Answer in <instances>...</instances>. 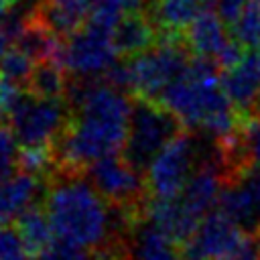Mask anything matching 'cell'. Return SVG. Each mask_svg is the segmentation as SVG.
<instances>
[{
	"instance_id": "obj_21",
	"label": "cell",
	"mask_w": 260,
	"mask_h": 260,
	"mask_svg": "<svg viewBox=\"0 0 260 260\" xmlns=\"http://www.w3.org/2000/svg\"><path fill=\"white\" fill-rule=\"evenodd\" d=\"M230 35L244 51H260V6L250 0L240 18L230 26Z\"/></svg>"
},
{
	"instance_id": "obj_10",
	"label": "cell",
	"mask_w": 260,
	"mask_h": 260,
	"mask_svg": "<svg viewBox=\"0 0 260 260\" xmlns=\"http://www.w3.org/2000/svg\"><path fill=\"white\" fill-rule=\"evenodd\" d=\"M215 209L248 238H260V169L246 158L234 162Z\"/></svg>"
},
{
	"instance_id": "obj_12",
	"label": "cell",
	"mask_w": 260,
	"mask_h": 260,
	"mask_svg": "<svg viewBox=\"0 0 260 260\" xmlns=\"http://www.w3.org/2000/svg\"><path fill=\"white\" fill-rule=\"evenodd\" d=\"M128 260H185L183 246L160 232L146 217L138 219L126 236Z\"/></svg>"
},
{
	"instance_id": "obj_25",
	"label": "cell",
	"mask_w": 260,
	"mask_h": 260,
	"mask_svg": "<svg viewBox=\"0 0 260 260\" xmlns=\"http://www.w3.org/2000/svg\"><path fill=\"white\" fill-rule=\"evenodd\" d=\"M30 258L26 246L18 234L10 225H0V260H26Z\"/></svg>"
},
{
	"instance_id": "obj_11",
	"label": "cell",
	"mask_w": 260,
	"mask_h": 260,
	"mask_svg": "<svg viewBox=\"0 0 260 260\" xmlns=\"http://www.w3.org/2000/svg\"><path fill=\"white\" fill-rule=\"evenodd\" d=\"M250 238L223 213L213 209L197 225L195 234L183 244L185 260H225L236 254Z\"/></svg>"
},
{
	"instance_id": "obj_14",
	"label": "cell",
	"mask_w": 260,
	"mask_h": 260,
	"mask_svg": "<svg viewBox=\"0 0 260 260\" xmlns=\"http://www.w3.org/2000/svg\"><path fill=\"white\" fill-rule=\"evenodd\" d=\"M47 181L45 177L32 173H16L0 185V225H8L12 219H18L26 209L37 205L35 201L45 195Z\"/></svg>"
},
{
	"instance_id": "obj_24",
	"label": "cell",
	"mask_w": 260,
	"mask_h": 260,
	"mask_svg": "<svg viewBox=\"0 0 260 260\" xmlns=\"http://www.w3.org/2000/svg\"><path fill=\"white\" fill-rule=\"evenodd\" d=\"M30 260H98V254L55 238V242L47 250H43L39 256L30 258Z\"/></svg>"
},
{
	"instance_id": "obj_15",
	"label": "cell",
	"mask_w": 260,
	"mask_h": 260,
	"mask_svg": "<svg viewBox=\"0 0 260 260\" xmlns=\"http://www.w3.org/2000/svg\"><path fill=\"white\" fill-rule=\"evenodd\" d=\"M185 39L195 57H207L213 61H217L232 43L228 24L211 10L201 12V16L187 28Z\"/></svg>"
},
{
	"instance_id": "obj_28",
	"label": "cell",
	"mask_w": 260,
	"mask_h": 260,
	"mask_svg": "<svg viewBox=\"0 0 260 260\" xmlns=\"http://www.w3.org/2000/svg\"><path fill=\"white\" fill-rule=\"evenodd\" d=\"M199 2H201V6H203L205 10H209V8L213 6V4L217 6V2H219V0H199Z\"/></svg>"
},
{
	"instance_id": "obj_5",
	"label": "cell",
	"mask_w": 260,
	"mask_h": 260,
	"mask_svg": "<svg viewBox=\"0 0 260 260\" xmlns=\"http://www.w3.org/2000/svg\"><path fill=\"white\" fill-rule=\"evenodd\" d=\"M193 57L195 55L191 53L185 35L160 32L156 47L128 59L132 69L134 98L158 102L162 91L187 71Z\"/></svg>"
},
{
	"instance_id": "obj_23",
	"label": "cell",
	"mask_w": 260,
	"mask_h": 260,
	"mask_svg": "<svg viewBox=\"0 0 260 260\" xmlns=\"http://www.w3.org/2000/svg\"><path fill=\"white\" fill-rule=\"evenodd\" d=\"M20 167V154H18V142L10 128L0 126V185L8 181L14 171Z\"/></svg>"
},
{
	"instance_id": "obj_13",
	"label": "cell",
	"mask_w": 260,
	"mask_h": 260,
	"mask_svg": "<svg viewBox=\"0 0 260 260\" xmlns=\"http://www.w3.org/2000/svg\"><path fill=\"white\" fill-rule=\"evenodd\" d=\"M158 37L160 32L146 12H126L112 30V45L118 57L132 59L156 47Z\"/></svg>"
},
{
	"instance_id": "obj_4",
	"label": "cell",
	"mask_w": 260,
	"mask_h": 260,
	"mask_svg": "<svg viewBox=\"0 0 260 260\" xmlns=\"http://www.w3.org/2000/svg\"><path fill=\"white\" fill-rule=\"evenodd\" d=\"M179 118L156 100L134 98L128 136L122 148V156L142 175H146L158 152L175 140L183 130Z\"/></svg>"
},
{
	"instance_id": "obj_26",
	"label": "cell",
	"mask_w": 260,
	"mask_h": 260,
	"mask_svg": "<svg viewBox=\"0 0 260 260\" xmlns=\"http://www.w3.org/2000/svg\"><path fill=\"white\" fill-rule=\"evenodd\" d=\"M248 6V0H219L217 2V16L228 24V28L240 18L244 8Z\"/></svg>"
},
{
	"instance_id": "obj_7",
	"label": "cell",
	"mask_w": 260,
	"mask_h": 260,
	"mask_svg": "<svg viewBox=\"0 0 260 260\" xmlns=\"http://www.w3.org/2000/svg\"><path fill=\"white\" fill-rule=\"evenodd\" d=\"M207 156V148L193 134L181 132L148 167L144 175L148 195L156 199H171L179 195Z\"/></svg>"
},
{
	"instance_id": "obj_2",
	"label": "cell",
	"mask_w": 260,
	"mask_h": 260,
	"mask_svg": "<svg viewBox=\"0 0 260 260\" xmlns=\"http://www.w3.org/2000/svg\"><path fill=\"white\" fill-rule=\"evenodd\" d=\"M43 207L55 238L85 248L98 258L126 254L128 230L142 215L114 209L81 173L55 171L49 175Z\"/></svg>"
},
{
	"instance_id": "obj_27",
	"label": "cell",
	"mask_w": 260,
	"mask_h": 260,
	"mask_svg": "<svg viewBox=\"0 0 260 260\" xmlns=\"http://www.w3.org/2000/svg\"><path fill=\"white\" fill-rule=\"evenodd\" d=\"M225 260H260V238H250L236 254L228 256Z\"/></svg>"
},
{
	"instance_id": "obj_9",
	"label": "cell",
	"mask_w": 260,
	"mask_h": 260,
	"mask_svg": "<svg viewBox=\"0 0 260 260\" xmlns=\"http://www.w3.org/2000/svg\"><path fill=\"white\" fill-rule=\"evenodd\" d=\"M112 45V32L85 22L77 32L59 43L55 61L73 77L102 79L104 73L118 61Z\"/></svg>"
},
{
	"instance_id": "obj_1",
	"label": "cell",
	"mask_w": 260,
	"mask_h": 260,
	"mask_svg": "<svg viewBox=\"0 0 260 260\" xmlns=\"http://www.w3.org/2000/svg\"><path fill=\"white\" fill-rule=\"evenodd\" d=\"M65 102L69 122L53 146L57 171L81 173L124 148L132 100L102 79H69Z\"/></svg>"
},
{
	"instance_id": "obj_18",
	"label": "cell",
	"mask_w": 260,
	"mask_h": 260,
	"mask_svg": "<svg viewBox=\"0 0 260 260\" xmlns=\"http://www.w3.org/2000/svg\"><path fill=\"white\" fill-rule=\"evenodd\" d=\"M67 85H69L67 71L55 59H49L35 63L26 91L43 100H65Z\"/></svg>"
},
{
	"instance_id": "obj_30",
	"label": "cell",
	"mask_w": 260,
	"mask_h": 260,
	"mask_svg": "<svg viewBox=\"0 0 260 260\" xmlns=\"http://www.w3.org/2000/svg\"><path fill=\"white\" fill-rule=\"evenodd\" d=\"M4 2H6V4H10V2H12V0H4Z\"/></svg>"
},
{
	"instance_id": "obj_3",
	"label": "cell",
	"mask_w": 260,
	"mask_h": 260,
	"mask_svg": "<svg viewBox=\"0 0 260 260\" xmlns=\"http://www.w3.org/2000/svg\"><path fill=\"white\" fill-rule=\"evenodd\" d=\"M219 65L207 57H193L187 71L175 79L160 95V104L171 110L189 130L213 136L217 142L238 136L242 118L219 83Z\"/></svg>"
},
{
	"instance_id": "obj_20",
	"label": "cell",
	"mask_w": 260,
	"mask_h": 260,
	"mask_svg": "<svg viewBox=\"0 0 260 260\" xmlns=\"http://www.w3.org/2000/svg\"><path fill=\"white\" fill-rule=\"evenodd\" d=\"M37 22H41L49 32H53L59 41L69 39L73 32H77L83 22L79 18H75L73 14H69L65 8H61L55 0H41L35 18Z\"/></svg>"
},
{
	"instance_id": "obj_16",
	"label": "cell",
	"mask_w": 260,
	"mask_h": 260,
	"mask_svg": "<svg viewBox=\"0 0 260 260\" xmlns=\"http://www.w3.org/2000/svg\"><path fill=\"white\" fill-rule=\"evenodd\" d=\"M142 12L148 14L158 32L185 35L205 8L199 0H150Z\"/></svg>"
},
{
	"instance_id": "obj_29",
	"label": "cell",
	"mask_w": 260,
	"mask_h": 260,
	"mask_svg": "<svg viewBox=\"0 0 260 260\" xmlns=\"http://www.w3.org/2000/svg\"><path fill=\"white\" fill-rule=\"evenodd\" d=\"M252 2H254V4H258V6H260V0H252Z\"/></svg>"
},
{
	"instance_id": "obj_22",
	"label": "cell",
	"mask_w": 260,
	"mask_h": 260,
	"mask_svg": "<svg viewBox=\"0 0 260 260\" xmlns=\"http://www.w3.org/2000/svg\"><path fill=\"white\" fill-rule=\"evenodd\" d=\"M32 69H35V61L14 47L0 59V77L20 89H26Z\"/></svg>"
},
{
	"instance_id": "obj_8",
	"label": "cell",
	"mask_w": 260,
	"mask_h": 260,
	"mask_svg": "<svg viewBox=\"0 0 260 260\" xmlns=\"http://www.w3.org/2000/svg\"><path fill=\"white\" fill-rule=\"evenodd\" d=\"M85 177L114 209L144 215V205L148 201L146 177L136 171L122 154L93 162L85 171Z\"/></svg>"
},
{
	"instance_id": "obj_19",
	"label": "cell",
	"mask_w": 260,
	"mask_h": 260,
	"mask_svg": "<svg viewBox=\"0 0 260 260\" xmlns=\"http://www.w3.org/2000/svg\"><path fill=\"white\" fill-rule=\"evenodd\" d=\"M59 39L49 32L41 22L30 20L24 24V28L20 30V35L14 41V49H18L20 53H24L26 57H30L35 63L39 61H49L55 59L57 49H59Z\"/></svg>"
},
{
	"instance_id": "obj_17",
	"label": "cell",
	"mask_w": 260,
	"mask_h": 260,
	"mask_svg": "<svg viewBox=\"0 0 260 260\" xmlns=\"http://www.w3.org/2000/svg\"><path fill=\"white\" fill-rule=\"evenodd\" d=\"M16 230L30 258L39 256L43 250H47L55 242V232L43 205H32L30 209H26L16 219Z\"/></svg>"
},
{
	"instance_id": "obj_6",
	"label": "cell",
	"mask_w": 260,
	"mask_h": 260,
	"mask_svg": "<svg viewBox=\"0 0 260 260\" xmlns=\"http://www.w3.org/2000/svg\"><path fill=\"white\" fill-rule=\"evenodd\" d=\"M6 118L20 150L53 148L69 122V106L65 100H43L22 91Z\"/></svg>"
}]
</instances>
